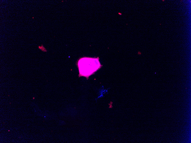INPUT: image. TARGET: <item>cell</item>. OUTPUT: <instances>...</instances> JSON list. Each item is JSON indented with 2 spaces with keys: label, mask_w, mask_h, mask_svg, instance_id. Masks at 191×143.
<instances>
[{
  "label": "cell",
  "mask_w": 191,
  "mask_h": 143,
  "mask_svg": "<svg viewBox=\"0 0 191 143\" xmlns=\"http://www.w3.org/2000/svg\"><path fill=\"white\" fill-rule=\"evenodd\" d=\"M39 49L42 51H46L45 49L44 48L42 45L41 46H38Z\"/></svg>",
  "instance_id": "obj_2"
},
{
  "label": "cell",
  "mask_w": 191,
  "mask_h": 143,
  "mask_svg": "<svg viewBox=\"0 0 191 143\" xmlns=\"http://www.w3.org/2000/svg\"><path fill=\"white\" fill-rule=\"evenodd\" d=\"M78 65L79 76L88 77L101 68L99 58L83 57L79 59Z\"/></svg>",
  "instance_id": "obj_1"
}]
</instances>
